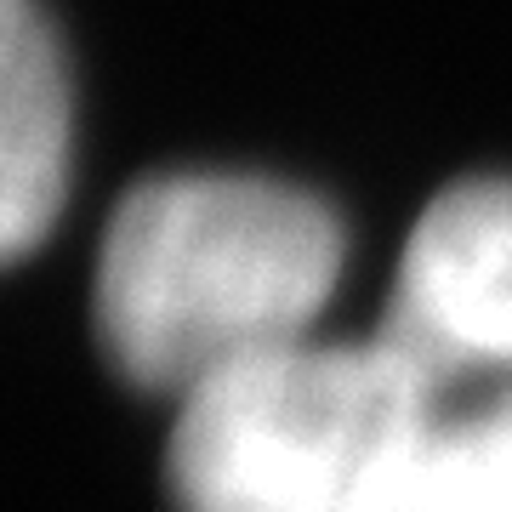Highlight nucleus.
Segmentation results:
<instances>
[{
	"mask_svg": "<svg viewBox=\"0 0 512 512\" xmlns=\"http://www.w3.org/2000/svg\"><path fill=\"white\" fill-rule=\"evenodd\" d=\"M342 279V222L274 177L177 171L131 194L97 256V330L120 376L194 393L308 342Z\"/></svg>",
	"mask_w": 512,
	"mask_h": 512,
	"instance_id": "obj_1",
	"label": "nucleus"
},
{
	"mask_svg": "<svg viewBox=\"0 0 512 512\" xmlns=\"http://www.w3.org/2000/svg\"><path fill=\"white\" fill-rule=\"evenodd\" d=\"M433 393L387 336L262 353L183 399L171 490L183 512H410Z\"/></svg>",
	"mask_w": 512,
	"mask_h": 512,
	"instance_id": "obj_2",
	"label": "nucleus"
},
{
	"mask_svg": "<svg viewBox=\"0 0 512 512\" xmlns=\"http://www.w3.org/2000/svg\"><path fill=\"white\" fill-rule=\"evenodd\" d=\"M382 336L433 387L512 370V177H478L427 205Z\"/></svg>",
	"mask_w": 512,
	"mask_h": 512,
	"instance_id": "obj_3",
	"label": "nucleus"
},
{
	"mask_svg": "<svg viewBox=\"0 0 512 512\" xmlns=\"http://www.w3.org/2000/svg\"><path fill=\"white\" fill-rule=\"evenodd\" d=\"M69 69L35 0H0V268L52 234L69 194Z\"/></svg>",
	"mask_w": 512,
	"mask_h": 512,
	"instance_id": "obj_4",
	"label": "nucleus"
},
{
	"mask_svg": "<svg viewBox=\"0 0 512 512\" xmlns=\"http://www.w3.org/2000/svg\"><path fill=\"white\" fill-rule=\"evenodd\" d=\"M410 512H512V410L444 427Z\"/></svg>",
	"mask_w": 512,
	"mask_h": 512,
	"instance_id": "obj_5",
	"label": "nucleus"
}]
</instances>
